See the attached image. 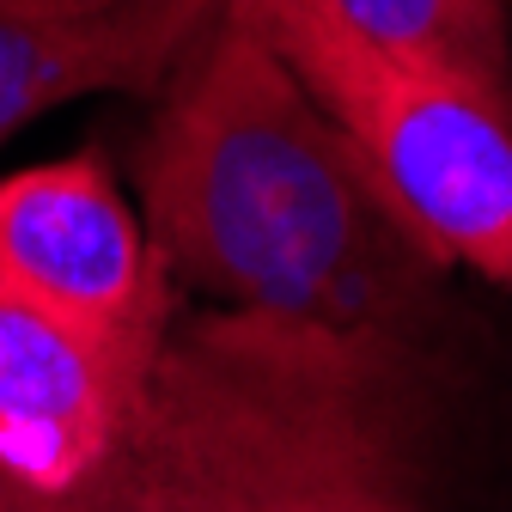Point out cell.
Here are the masks:
<instances>
[{"label": "cell", "mask_w": 512, "mask_h": 512, "mask_svg": "<svg viewBox=\"0 0 512 512\" xmlns=\"http://www.w3.org/2000/svg\"><path fill=\"white\" fill-rule=\"evenodd\" d=\"M135 183L165 269L244 317L409 342L452 269L238 7L177 61Z\"/></svg>", "instance_id": "cell-1"}, {"label": "cell", "mask_w": 512, "mask_h": 512, "mask_svg": "<svg viewBox=\"0 0 512 512\" xmlns=\"http://www.w3.org/2000/svg\"><path fill=\"white\" fill-rule=\"evenodd\" d=\"M445 263L512 287V98L391 61L305 0H232Z\"/></svg>", "instance_id": "cell-2"}, {"label": "cell", "mask_w": 512, "mask_h": 512, "mask_svg": "<svg viewBox=\"0 0 512 512\" xmlns=\"http://www.w3.org/2000/svg\"><path fill=\"white\" fill-rule=\"evenodd\" d=\"M250 512H433L415 458L409 342L330 336L275 317H202Z\"/></svg>", "instance_id": "cell-3"}, {"label": "cell", "mask_w": 512, "mask_h": 512, "mask_svg": "<svg viewBox=\"0 0 512 512\" xmlns=\"http://www.w3.org/2000/svg\"><path fill=\"white\" fill-rule=\"evenodd\" d=\"M165 342L92 330L0 281V494L80 488L147 415Z\"/></svg>", "instance_id": "cell-4"}, {"label": "cell", "mask_w": 512, "mask_h": 512, "mask_svg": "<svg viewBox=\"0 0 512 512\" xmlns=\"http://www.w3.org/2000/svg\"><path fill=\"white\" fill-rule=\"evenodd\" d=\"M0 281L128 342L171 336V269L104 159L31 165L0 183Z\"/></svg>", "instance_id": "cell-5"}, {"label": "cell", "mask_w": 512, "mask_h": 512, "mask_svg": "<svg viewBox=\"0 0 512 512\" xmlns=\"http://www.w3.org/2000/svg\"><path fill=\"white\" fill-rule=\"evenodd\" d=\"M0 512H250V476L220 366L189 324L165 342L147 415L68 494H0Z\"/></svg>", "instance_id": "cell-6"}, {"label": "cell", "mask_w": 512, "mask_h": 512, "mask_svg": "<svg viewBox=\"0 0 512 512\" xmlns=\"http://www.w3.org/2000/svg\"><path fill=\"white\" fill-rule=\"evenodd\" d=\"M232 0H0V141L80 92H153Z\"/></svg>", "instance_id": "cell-7"}, {"label": "cell", "mask_w": 512, "mask_h": 512, "mask_svg": "<svg viewBox=\"0 0 512 512\" xmlns=\"http://www.w3.org/2000/svg\"><path fill=\"white\" fill-rule=\"evenodd\" d=\"M305 7L391 61L439 68V74H458L470 86L512 98L506 0H305Z\"/></svg>", "instance_id": "cell-8"}]
</instances>
